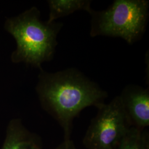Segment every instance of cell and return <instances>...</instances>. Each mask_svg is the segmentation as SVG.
Instances as JSON below:
<instances>
[{"label":"cell","instance_id":"cell-1","mask_svg":"<svg viewBox=\"0 0 149 149\" xmlns=\"http://www.w3.org/2000/svg\"><path fill=\"white\" fill-rule=\"evenodd\" d=\"M37 92L43 108L62 128L64 139H71L74 120L82 110L98 108L108 97L106 91L74 68L55 73L42 71Z\"/></svg>","mask_w":149,"mask_h":149},{"label":"cell","instance_id":"cell-2","mask_svg":"<svg viewBox=\"0 0 149 149\" xmlns=\"http://www.w3.org/2000/svg\"><path fill=\"white\" fill-rule=\"evenodd\" d=\"M63 26L60 22L42 21L40 12L36 7L8 21L7 29L17 44L13 60L39 68L44 62L51 60L58 44L57 36Z\"/></svg>","mask_w":149,"mask_h":149},{"label":"cell","instance_id":"cell-3","mask_svg":"<svg viewBox=\"0 0 149 149\" xmlns=\"http://www.w3.org/2000/svg\"><path fill=\"white\" fill-rule=\"evenodd\" d=\"M147 0H116L106 10H92L90 36L120 38L129 44L139 41L145 32L149 16Z\"/></svg>","mask_w":149,"mask_h":149},{"label":"cell","instance_id":"cell-4","mask_svg":"<svg viewBox=\"0 0 149 149\" xmlns=\"http://www.w3.org/2000/svg\"><path fill=\"white\" fill-rule=\"evenodd\" d=\"M83 143L87 149H115L132 127L119 96L97 108Z\"/></svg>","mask_w":149,"mask_h":149},{"label":"cell","instance_id":"cell-5","mask_svg":"<svg viewBox=\"0 0 149 149\" xmlns=\"http://www.w3.org/2000/svg\"><path fill=\"white\" fill-rule=\"evenodd\" d=\"M119 97L131 126L141 129L149 127V87L129 85Z\"/></svg>","mask_w":149,"mask_h":149},{"label":"cell","instance_id":"cell-6","mask_svg":"<svg viewBox=\"0 0 149 149\" xmlns=\"http://www.w3.org/2000/svg\"><path fill=\"white\" fill-rule=\"evenodd\" d=\"M1 149H43L40 138L26 128L19 119L9 123Z\"/></svg>","mask_w":149,"mask_h":149},{"label":"cell","instance_id":"cell-7","mask_svg":"<svg viewBox=\"0 0 149 149\" xmlns=\"http://www.w3.org/2000/svg\"><path fill=\"white\" fill-rule=\"evenodd\" d=\"M48 3L50 9L47 21L49 23L55 22L60 18L69 16L76 11L84 10L90 13L92 10L90 0H50L48 1Z\"/></svg>","mask_w":149,"mask_h":149},{"label":"cell","instance_id":"cell-8","mask_svg":"<svg viewBox=\"0 0 149 149\" xmlns=\"http://www.w3.org/2000/svg\"><path fill=\"white\" fill-rule=\"evenodd\" d=\"M115 149H149L148 132L131 127Z\"/></svg>","mask_w":149,"mask_h":149},{"label":"cell","instance_id":"cell-9","mask_svg":"<svg viewBox=\"0 0 149 149\" xmlns=\"http://www.w3.org/2000/svg\"><path fill=\"white\" fill-rule=\"evenodd\" d=\"M55 149H77L71 139H64V141Z\"/></svg>","mask_w":149,"mask_h":149}]
</instances>
